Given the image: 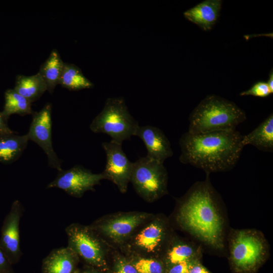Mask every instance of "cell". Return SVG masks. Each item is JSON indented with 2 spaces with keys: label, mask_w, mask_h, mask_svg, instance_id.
<instances>
[{
  "label": "cell",
  "mask_w": 273,
  "mask_h": 273,
  "mask_svg": "<svg viewBox=\"0 0 273 273\" xmlns=\"http://www.w3.org/2000/svg\"><path fill=\"white\" fill-rule=\"evenodd\" d=\"M236 129L194 134L187 131L179 140V160L206 174L231 170L238 163L244 146Z\"/></svg>",
  "instance_id": "cell-1"
},
{
  "label": "cell",
  "mask_w": 273,
  "mask_h": 273,
  "mask_svg": "<svg viewBox=\"0 0 273 273\" xmlns=\"http://www.w3.org/2000/svg\"><path fill=\"white\" fill-rule=\"evenodd\" d=\"M208 179L195 184L186 195L179 219L188 231L211 247H223V221Z\"/></svg>",
  "instance_id": "cell-2"
},
{
  "label": "cell",
  "mask_w": 273,
  "mask_h": 273,
  "mask_svg": "<svg viewBox=\"0 0 273 273\" xmlns=\"http://www.w3.org/2000/svg\"><path fill=\"white\" fill-rule=\"evenodd\" d=\"M246 119L245 112L233 102L208 95L190 114L188 131L197 134L236 129Z\"/></svg>",
  "instance_id": "cell-3"
},
{
  "label": "cell",
  "mask_w": 273,
  "mask_h": 273,
  "mask_svg": "<svg viewBox=\"0 0 273 273\" xmlns=\"http://www.w3.org/2000/svg\"><path fill=\"white\" fill-rule=\"evenodd\" d=\"M139 124L129 113L122 98L108 99L102 111L90 124L95 133H103L111 138V141L122 145L135 133Z\"/></svg>",
  "instance_id": "cell-4"
},
{
  "label": "cell",
  "mask_w": 273,
  "mask_h": 273,
  "mask_svg": "<svg viewBox=\"0 0 273 273\" xmlns=\"http://www.w3.org/2000/svg\"><path fill=\"white\" fill-rule=\"evenodd\" d=\"M230 258L235 269L243 273L254 271L263 261L268 251L259 232L249 230L235 231L230 245Z\"/></svg>",
  "instance_id": "cell-5"
},
{
  "label": "cell",
  "mask_w": 273,
  "mask_h": 273,
  "mask_svg": "<svg viewBox=\"0 0 273 273\" xmlns=\"http://www.w3.org/2000/svg\"><path fill=\"white\" fill-rule=\"evenodd\" d=\"M168 174L163 163L147 156L133 162L130 181L144 199L153 202L167 193Z\"/></svg>",
  "instance_id": "cell-6"
},
{
  "label": "cell",
  "mask_w": 273,
  "mask_h": 273,
  "mask_svg": "<svg viewBox=\"0 0 273 273\" xmlns=\"http://www.w3.org/2000/svg\"><path fill=\"white\" fill-rule=\"evenodd\" d=\"M68 247L87 264L97 267L106 265L105 250L98 235L90 226L73 223L65 229Z\"/></svg>",
  "instance_id": "cell-7"
},
{
  "label": "cell",
  "mask_w": 273,
  "mask_h": 273,
  "mask_svg": "<svg viewBox=\"0 0 273 273\" xmlns=\"http://www.w3.org/2000/svg\"><path fill=\"white\" fill-rule=\"evenodd\" d=\"M151 214L145 212H127L101 218L90 227L98 235L113 242L124 243L141 225L150 218Z\"/></svg>",
  "instance_id": "cell-8"
},
{
  "label": "cell",
  "mask_w": 273,
  "mask_h": 273,
  "mask_svg": "<svg viewBox=\"0 0 273 273\" xmlns=\"http://www.w3.org/2000/svg\"><path fill=\"white\" fill-rule=\"evenodd\" d=\"M103 179L106 177L103 172L93 173L81 166L75 165L68 170L59 171L56 178L47 188H59L70 196L80 198L85 192L94 190V186L99 185Z\"/></svg>",
  "instance_id": "cell-9"
},
{
  "label": "cell",
  "mask_w": 273,
  "mask_h": 273,
  "mask_svg": "<svg viewBox=\"0 0 273 273\" xmlns=\"http://www.w3.org/2000/svg\"><path fill=\"white\" fill-rule=\"evenodd\" d=\"M51 112L52 105L47 103L38 112H34L26 134L29 140L36 143L44 151L48 158L49 166L59 172L62 170L61 161L53 147Z\"/></svg>",
  "instance_id": "cell-10"
},
{
  "label": "cell",
  "mask_w": 273,
  "mask_h": 273,
  "mask_svg": "<svg viewBox=\"0 0 273 273\" xmlns=\"http://www.w3.org/2000/svg\"><path fill=\"white\" fill-rule=\"evenodd\" d=\"M24 208L21 202L15 200L6 216L1 229L0 246L12 264L17 263L22 255L20 249V221Z\"/></svg>",
  "instance_id": "cell-11"
},
{
  "label": "cell",
  "mask_w": 273,
  "mask_h": 273,
  "mask_svg": "<svg viewBox=\"0 0 273 273\" xmlns=\"http://www.w3.org/2000/svg\"><path fill=\"white\" fill-rule=\"evenodd\" d=\"M106 154V163L103 173L119 191L125 193L130 181L132 164L122 150L121 145L111 141L102 144Z\"/></svg>",
  "instance_id": "cell-12"
},
{
  "label": "cell",
  "mask_w": 273,
  "mask_h": 273,
  "mask_svg": "<svg viewBox=\"0 0 273 273\" xmlns=\"http://www.w3.org/2000/svg\"><path fill=\"white\" fill-rule=\"evenodd\" d=\"M135 136L144 142L147 150L146 156L155 161L164 163L173 154L170 143L164 132L159 128L151 126H139Z\"/></svg>",
  "instance_id": "cell-13"
},
{
  "label": "cell",
  "mask_w": 273,
  "mask_h": 273,
  "mask_svg": "<svg viewBox=\"0 0 273 273\" xmlns=\"http://www.w3.org/2000/svg\"><path fill=\"white\" fill-rule=\"evenodd\" d=\"M166 233L165 223L159 219H153L133 236L132 247L145 253H156L163 244Z\"/></svg>",
  "instance_id": "cell-14"
},
{
  "label": "cell",
  "mask_w": 273,
  "mask_h": 273,
  "mask_svg": "<svg viewBox=\"0 0 273 273\" xmlns=\"http://www.w3.org/2000/svg\"><path fill=\"white\" fill-rule=\"evenodd\" d=\"M79 259L68 246L53 249L42 260V273H76Z\"/></svg>",
  "instance_id": "cell-15"
},
{
  "label": "cell",
  "mask_w": 273,
  "mask_h": 273,
  "mask_svg": "<svg viewBox=\"0 0 273 273\" xmlns=\"http://www.w3.org/2000/svg\"><path fill=\"white\" fill-rule=\"evenodd\" d=\"M221 4V0H205L186 11L184 15L203 30L208 31L219 17Z\"/></svg>",
  "instance_id": "cell-16"
},
{
  "label": "cell",
  "mask_w": 273,
  "mask_h": 273,
  "mask_svg": "<svg viewBox=\"0 0 273 273\" xmlns=\"http://www.w3.org/2000/svg\"><path fill=\"white\" fill-rule=\"evenodd\" d=\"M244 146L251 145L268 152H273V114H270L257 127L243 136Z\"/></svg>",
  "instance_id": "cell-17"
},
{
  "label": "cell",
  "mask_w": 273,
  "mask_h": 273,
  "mask_svg": "<svg viewBox=\"0 0 273 273\" xmlns=\"http://www.w3.org/2000/svg\"><path fill=\"white\" fill-rule=\"evenodd\" d=\"M15 133L0 135V162L11 163L22 154L29 141L27 134L19 135Z\"/></svg>",
  "instance_id": "cell-18"
},
{
  "label": "cell",
  "mask_w": 273,
  "mask_h": 273,
  "mask_svg": "<svg viewBox=\"0 0 273 273\" xmlns=\"http://www.w3.org/2000/svg\"><path fill=\"white\" fill-rule=\"evenodd\" d=\"M14 89L31 103L47 90L46 83L38 72L31 76L18 75Z\"/></svg>",
  "instance_id": "cell-19"
},
{
  "label": "cell",
  "mask_w": 273,
  "mask_h": 273,
  "mask_svg": "<svg viewBox=\"0 0 273 273\" xmlns=\"http://www.w3.org/2000/svg\"><path fill=\"white\" fill-rule=\"evenodd\" d=\"M64 62L56 49L51 52L46 61L41 64L38 71L47 87V90L52 94L56 86L59 84Z\"/></svg>",
  "instance_id": "cell-20"
},
{
  "label": "cell",
  "mask_w": 273,
  "mask_h": 273,
  "mask_svg": "<svg viewBox=\"0 0 273 273\" xmlns=\"http://www.w3.org/2000/svg\"><path fill=\"white\" fill-rule=\"evenodd\" d=\"M59 84L70 90H79L93 87L94 84L77 66L64 63Z\"/></svg>",
  "instance_id": "cell-21"
},
{
  "label": "cell",
  "mask_w": 273,
  "mask_h": 273,
  "mask_svg": "<svg viewBox=\"0 0 273 273\" xmlns=\"http://www.w3.org/2000/svg\"><path fill=\"white\" fill-rule=\"evenodd\" d=\"M5 106L2 113L7 119L13 114L24 116L33 115L34 113L31 108V103L14 89L7 90L5 94Z\"/></svg>",
  "instance_id": "cell-22"
},
{
  "label": "cell",
  "mask_w": 273,
  "mask_h": 273,
  "mask_svg": "<svg viewBox=\"0 0 273 273\" xmlns=\"http://www.w3.org/2000/svg\"><path fill=\"white\" fill-rule=\"evenodd\" d=\"M198 250L189 244L179 243L172 246L168 251L166 258L171 265L198 259Z\"/></svg>",
  "instance_id": "cell-23"
},
{
  "label": "cell",
  "mask_w": 273,
  "mask_h": 273,
  "mask_svg": "<svg viewBox=\"0 0 273 273\" xmlns=\"http://www.w3.org/2000/svg\"><path fill=\"white\" fill-rule=\"evenodd\" d=\"M131 264L138 273H164L162 263L153 258H140Z\"/></svg>",
  "instance_id": "cell-24"
},
{
  "label": "cell",
  "mask_w": 273,
  "mask_h": 273,
  "mask_svg": "<svg viewBox=\"0 0 273 273\" xmlns=\"http://www.w3.org/2000/svg\"><path fill=\"white\" fill-rule=\"evenodd\" d=\"M272 93L267 85V82L264 81H258L255 83L249 89L240 93L241 96H253L258 97H266L269 96Z\"/></svg>",
  "instance_id": "cell-25"
},
{
  "label": "cell",
  "mask_w": 273,
  "mask_h": 273,
  "mask_svg": "<svg viewBox=\"0 0 273 273\" xmlns=\"http://www.w3.org/2000/svg\"><path fill=\"white\" fill-rule=\"evenodd\" d=\"M114 273H138L134 266L124 258H118L115 262Z\"/></svg>",
  "instance_id": "cell-26"
},
{
  "label": "cell",
  "mask_w": 273,
  "mask_h": 273,
  "mask_svg": "<svg viewBox=\"0 0 273 273\" xmlns=\"http://www.w3.org/2000/svg\"><path fill=\"white\" fill-rule=\"evenodd\" d=\"M12 266L0 246V273H15Z\"/></svg>",
  "instance_id": "cell-27"
},
{
  "label": "cell",
  "mask_w": 273,
  "mask_h": 273,
  "mask_svg": "<svg viewBox=\"0 0 273 273\" xmlns=\"http://www.w3.org/2000/svg\"><path fill=\"white\" fill-rule=\"evenodd\" d=\"M192 261H184L171 265L168 273H188Z\"/></svg>",
  "instance_id": "cell-28"
},
{
  "label": "cell",
  "mask_w": 273,
  "mask_h": 273,
  "mask_svg": "<svg viewBox=\"0 0 273 273\" xmlns=\"http://www.w3.org/2000/svg\"><path fill=\"white\" fill-rule=\"evenodd\" d=\"M188 273H210L199 261L193 260L190 266Z\"/></svg>",
  "instance_id": "cell-29"
},
{
  "label": "cell",
  "mask_w": 273,
  "mask_h": 273,
  "mask_svg": "<svg viewBox=\"0 0 273 273\" xmlns=\"http://www.w3.org/2000/svg\"><path fill=\"white\" fill-rule=\"evenodd\" d=\"M7 119L0 112V135L15 132L9 127Z\"/></svg>",
  "instance_id": "cell-30"
},
{
  "label": "cell",
  "mask_w": 273,
  "mask_h": 273,
  "mask_svg": "<svg viewBox=\"0 0 273 273\" xmlns=\"http://www.w3.org/2000/svg\"><path fill=\"white\" fill-rule=\"evenodd\" d=\"M267 85L271 92L273 93V71L272 69L270 71L269 74V79L267 82Z\"/></svg>",
  "instance_id": "cell-31"
},
{
  "label": "cell",
  "mask_w": 273,
  "mask_h": 273,
  "mask_svg": "<svg viewBox=\"0 0 273 273\" xmlns=\"http://www.w3.org/2000/svg\"><path fill=\"white\" fill-rule=\"evenodd\" d=\"M76 273H101L94 269H86L81 271H77Z\"/></svg>",
  "instance_id": "cell-32"
}]
</instances>
